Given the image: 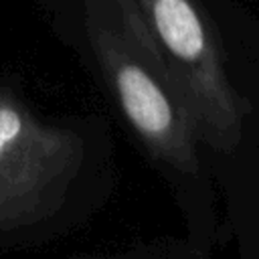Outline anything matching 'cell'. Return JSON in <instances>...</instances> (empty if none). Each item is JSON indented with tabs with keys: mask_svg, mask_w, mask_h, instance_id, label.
<instances>
[{
	"mask_svg": "<svg viewBox=\"0 0 259 259\" xmlns=\"http://www.w3.org/2000/svg\"><path fill=\"white\" fill-rule=\"evenodd\" d=\"M95 63L127 125L170 168L196 174V132L138 0H85Z\"/></svg>",
	"mask_w": 259,
	"mask_h": 259,
	"instance_id": "6da1fadb",
	"label": "cell"
},
{
	"mask_svg": "<svg viewBox=\"0 0 259 259\" xmlns=\"http://www.w3.org/2000/svg\"><path fill=\"white\" fill-rule=\"evenodd\" d=\"M154 42L176 81L196 138L231 152L243 138L249 103L233 87L221 36L198 0H138Z\"/></svg>",
	"mask_w": 259,
	"mask_h": 259,
	"instance_id": "7a4b0ae2",
	"label": "cell"
},
{
	"mask_svg": "<svg viewBox=\"0 0 259 259\" xmlns=\"http://www.w3.org/2000/svg\"><path fill=\"white\" fill-rule=\"evenodd\" d=\"M83 138L40 121L10 89H0V233L51 219L83 166Z\"/></svg>",
	"mask_w": 259,
	"mask_h": 259,
	"instance_id": "3957f363",
	"label": "cell"
}]
</instances>
